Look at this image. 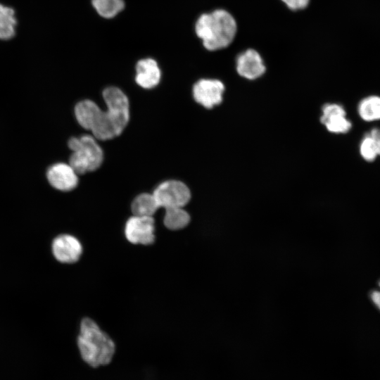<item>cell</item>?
Instances as JSON below:
<instances>
[{
  "mask_svg": "<svg viewBox=\"0 0 380 380\" xmlns=\"http://www.w3.org/2000/svg\"><path fill=\"white\" fill-rule=\"evenodd\" d=\"M103 97L106 110L91 100H84L75 106V115L78 123L96 139L108 140L119 136L128 124L129 105L127 96L118 87H107Z\"/></svg>",
  "mask_w": 380,
  "mask_h": 380,
  "instance_id": "6da1fadb",
  "label": "cell"
},
{
  "mask_svg": "<svg viewBox=\"0 0 380 380\" xmlns=\"http://www.w3.org/2000/svg\"><path fill=\"white\" fill-rule=\"evenodd\" d=\"M291 10H300L305 8L309 4L310 0H281Z\"/></svg>",
  "mask_w": 380,
  "mask_h": 380,
  "instance_id": "d6986e66",
  "label": "cell"
},
{
  "mask_svg": "<svg viewBox=\"0 0 380 380\" xmlns=\"http://www.w3.org/2000/svg\"><path fill=\"white\" fill-rule=\"evenodd\" d=\"M16 25L15 11L0 4V39H11L15 34Z\"/></svg>",
  "mask_w": 380,
  "mask_h": 380,
  "instance_id": "2e32d148",
  "label": "cell"
},
{
  "mask_svg": "<svg viewBox=\"0 0 380 380\" xmlns=\"http://www.w3.org/2000/svg\"><path fill=\"white\" fill-rule=\"evenodd\" d=\"M68 144L72 151L69 164L77 175L94 171L102 164L103 153L94 136L72 137Z\"/></svg>",
  "mask_w": 380,
  "mask_h": 380,
  "instance_id": "277c9868",
  "label": "cell"
},
{
  "mask_svg": "<svg viewBox=\"0 0 380 380\" xmlns=\"http://www.w3.org/2000/svg\"><path fill=\"white\" fill-rule=\"evenodd\" d=\"M164 216L165 226L171 230H178L184 228L190 222L189 214L180 207L165 208Z\"/></svg>",
  "mask_w": 380,
  "mask_h": 380,
  "instance_id": "e0dca14e",
  "label": "cell"
},
{
  "mask_svg": "<svg viewBox=\"0 0 380 380\" xmlns=\"http://www.w3.org/2000/svg\"><path fill=\"white\" fill-rule=\"evenodd\" d=\"M159 207L163 208L185 206L191 199L187 186L177 180H167L160 184L153 191Z\"/></svg>",
  "mask_w": 380,
  "mask_h": 380,
  "instance_id": "5b68a950",
  "label": "cell"
},
{
  "mask_svg": "<svg viewBox=\"0 0 380 380\" xmlns=\"http://www.w3.org/2000/svg\"><path fill=\"white\" fill-rule=\"evenodd\" d=\"M154 230L153 217L134 215L126 222L125 234L132 243L149 245L155 240Z\"/></svg>",
  "mask_w": 380,
  "mask_h": 380,
  "instance_id": "8992f818",
  "label": "cell"
},
{
  "mask_svg": "<svg viewBox=\"0 0 380 380\" xmlns=\"http://www.w3.org/2000/svg\"><path fill=\"white\" fill-rule=\"evenodd\" d=\"M234 18L224 9L201 14L195 24V32L209 51H216L228 46L236 34Z\"/></svg>",
  "mask_w": 380,
  "mask_h": 380,
  "instance_id": "7a4b0ae2",
  "label": "cell"
},
{
  "mask_svg": "<svg viewBox=\"0 0 380 380\" xmlns=\"http://www.w3.org/2000/svg\"><path fill=\"white\" fill-rule=\"evenodd\" d=\"M161 72L157 62L151 58L139 60L136 65V82L142 88L151 89L160 80Z\"/></svg>",
  "mask_w": 380,
  "mask_h": 380,
  "instance_id": "7c38bea8",
  "label": "cell"
},
{
  "mask_svg": "<svg viewBox=\"0 0 380 380\" xmlns=\"http://www.w3.org/2000/svg\"><path fill=\"white\" fill-rule=\"evenodd\" d=\"M343 107L337 103H327L322 108L320 120L327 130L335 134H345L352 127L351 122L346 117Z\"/></svg>",
  "mask_w": 380,
  "mask_h": 380,
  "instance_id": "30bf717a",
  "label": "cell"
},
{
  "mask_svg": "<svg viewBox=\"0 0 380 380\" xmlns=\"http://www.w3.org/2000/svg\"><path fill=\"white\" fill-rule=\"evenodd\" d=\"M46 177L53 187L63 191L72 190L79 182L76 172L70 164L64 163L51 165L47 170Z\"/></svg>",
  "mask_w": 380,
  "mask_h": 380,
  "instance_id": "9c48e42d",
  "label": "cell"
},
{
  "mask_svg": "<svg viewBox=\"0 0 380 380\" xmlns=\"http://www.w3.org/2000/svg\"><path fill=\"white\" fill-rule=\"evenodd\" d=\"M77 345L82 359L94 367L109 363L115 352L112 339L90 318L81 322Z\"/></svg>",
  "mask_w": 380,
  "mask_h": 380,
  "instance_id": "3957f363",
  "label": "cell"
},
{
  "mask_svg": "<svg viewBox=\"0 0 380 380\" xmlns=\"http://www.w3.org/2000/svg\"><path fill=\"white\" fill-rule=\"evenodd\" d=\"M377 288L372 289L369 293V298L372 304L380 311V279L377 282Z\"/></svg>",
  "mask_w": 380,
  "mask_h": 380,
  "instance_id": "ffe728a7",
  "label": "cell"
},
{
  "mask_svg": "<svg viewBox=\"0 0 380 380\" xmlns=\"http://www.w3.org/2000/svg\"><path fill=\"white\" fill-rule=\"evenodd\" d=\"M51 250L58 261L74 263L79 260L82 253V246L76 237L70 234H61L53 239Z\"/></svg>",
  "mask_w": 380,
  "mask_h": 380,
  "instance_id": "ba28073f",
  "label": "cell"
},
{
  "mask_svg": "<svg viewBox=\"0 0 380 380\" xmlns=\"http://www.w3.org/2000/svg\"><path fill=\"white\" fill-rule=\"evenodd\" d=\"M223 83L218 80L201 79L193 87L195 101L206 108H211L222 101Z\"/></svg>",
  "mask_w": 380,
  "mask_h": 380,
  "instance_id": "52a82bcc",
  "label": "cell"
},
{
  "mask_svg": "<svg viewBox=\"0 0 380 380\" xmlns=\"http://www.w3.org/2000/svg\"><path fill=\"white\" fill-rule=\"evenodd\" d=\"M360 153L367 162H373L380 156V128H372L364 135L360 144Z\"/></svg>",
  "mask_w": 380,
  "mask_h": 380,
  "instance_id": "4fadbf2b",
  "label": "cell"
},
{
  "mask_svg": "<svg viewBox=\"0 0 380 380\" xmlns=\"http://www.w3.org/2000/svg\"><path fill=\"white\" fill-rule=\"evenodd\" d=\"M159 205L153 194L143 193L132 201L131 208L134 215L152 217Z\"/></svg>",
  "mask_w": 380,
  "mask_h": 380,
  "instance_id": "5bb4252c",
  "label": "cell"
},
{
  "mask_svg": "<svg viewBox=\"0 0 380 380\" xmlns=\"http://www.w3.org/2000/svg\"><path fill=\"white\" fill-rule=\"evenodd\" d=\"M236 70L243 77L255 80L264 74L265 66L259 53L249 49L238 56Z\"/></svg>",
  "mask_w": 380,
  "mask_h": 380,
  "instance_id": "8fae6325",
  "label": "cell"
},
{
  "mask_svg": "<svg viewBox=\"0 0 380 380\" xmlns=\"http://www.w3.org/2000/svg\"><path fill=\"white\" fill-rule=\"evenodd\" d=\"M98 14L104 18H113L125 8L123 0H91Z\"/></svg>",
  "mask_w": 380,
  "mask_h": 380,
  "instance_id": "ac0fdd59",
  "label": "cell"
},
{
  "mask_svg": "<svg viewBox=\"0 0 380 380\" xmlns=\"http://www.w3.org/2000/svg\"><path fill=\"white\" fill-rule=\"evenodd\" d=\"M357 113L366 122L380 120V96L372 95L362 99L357 106Z\"/></svg>",
  "mask_w": 380,
  "mask_h": 380,
  "instance_id": "9a60e30c",
  "label": "cell"
}]
</instances>
